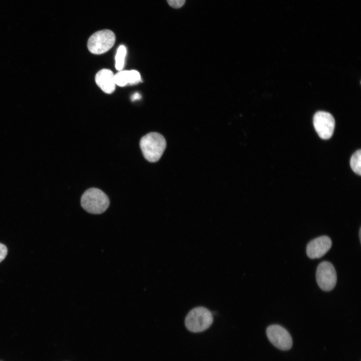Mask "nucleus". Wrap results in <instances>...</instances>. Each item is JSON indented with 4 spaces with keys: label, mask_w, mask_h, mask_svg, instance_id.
I'll return each mask as SVG.
<instances>
[{
    "label": "nucleus",
    "mask_w": 361,
    "mask_h": 361,
    "mask_svg": "<svg viewBox=\"0 0 361 361\" xmlns=\"http://www.w3.org/2000/svg\"><path fill=\"white\" fill-rule=\"evenodd\" d=\"M164 137L157 132H150L143 136L140 141V147L144 158L149 162L158 161L166 147Z\"/></svg>",
    "instance_id": "obj_1"
},
{
    "label": "nucleus",
    "mask_w": 361,
    "mask_h": 361,
    "mask_svg": "<svg viewBox=\"0 0 361 361\" xmlns=\"http://www.w3.org/2000/svg\"><path fill=\"white\" fill-rule=\"evenodd\" d=\"M81 205L87 212L100 214L104 212L109 207V200L101 190L97 188H90L82 195Z\"/></svg>",
    "instance_id": "obj_2"
},
{
    "label": "nucleus",
    "mask_w": 361,
    "mask_h": 361,
    "mask_svg": "<svg viewBox=\"0 0 361 361\" xmlns=\"http://www.w3.org/2000/svg\"><path fill=\"white\" fill-rule=\"evenodd\" d=\"M213 321L210 311L204 307H198L188 313L185 318V325L189 331L199 332L208 328Z\"/></svg>",
    "instance_id": "obj_3"
},
{
    "label": "nucleus",
    "mask_w": 361,
    "mask_h": 361,
    "mask_svg": "<svg viewBox=\"0 0 361 361\" xmlns=\"http://www.w3.org/2000/svg\"><path fill=\"white\" fill-rule=\"evenodd\" d=\"M115 42V35L109 30H103L92 34L88 39L87 47L92 54L99 55L110 50Z\"/></svg>",
    "instance_id": "obj_4"
},
{
    "label": "nucleus",
    "mask_w": 361,
    "mask_h": 361,
    "mask_svg": "<svg viewBox=\"0 0 361 361\" xmlns=\"http://www.w3.org/2000/svg\"><path fill=\"white\" fill-rule=\"evenodd\" d=\"M316 279L322 290L329 291L333 289L337 281L336 273L333 265L328 261L320 263L317 268Z\"/></svg>",
    "instance_id": "obj_5"
},
{
    "label": "nucleus",
    "mask_w": 361,
    "mask_h": 361,
    "mask_svg": "<svg viewBox=\"0 0 361 361\" xmlns=\"http://www.w3.org/2000/svg\"><path fill=\"white\" fill-rule=\"evenodd\" d=\"M313 122L314 128L321 138L328 139L332 136L335 120L330 113L321 111L317 112L313 116Z\"/></svg>",
    "instance_id": "obj_6"
},
{
    "label": "nucleus",
    "mask_w": 361,
    "mask_h": 361,
    "mask_svg": "<svg viewBox=\"0 0 361 361\" xmlns=\"http://www.w3.org/2000/svg\"><path fill=\"white\" fill-rule=\"evenodd\" d=\"M266 334L270 341L277 348L287 350L290 349L292 345L291 337L282 326L273 324L269 326L266 329Z\"/></svg>",
    "instance_id": "obj_7"
},
{
    "label": "nucleus",
    "mask_w": 361,
    "mask_h": 361,
    "mask_svg": "<svg viewBox=\"0 0 361 361\" xmlns=\"http://www.w3.org/2000/svg\"><path fill=\"white\" fill-rule=\"evenodd\" d=\"M332 241L327 236L318 237L310 241L306 246V254L310 259L319 258L330 249Z\"/></svg>",
    "instance_id": "obj_8"
},
{
    "label": "nucleus",
    "mask_w": 361,
    "mask_h": 361,
    "mask_svg": "<svg viewBox=\"0 0 361 361\" xmlns=\"http://www.w3.org/2000/svg\"><path fill=\"white\" fill-rule=\"evenodd\" d=\"M95 82L105 93L110 94L115 90L114 75L110 70L103 69L100 70L96 75Z\"/></svg>",
    "instance_id": "obj_9"
},
{
    "label": "nucleus",
    "mask_w": 361,
    "mask_h": 361,
    "mask_svg": "<svg viewBox=\"0 0 361 361\" xmlns=\"http://www.w3.org/2000/svg\"><path fill=\"white\" fill-rule=\"evenodd\" d=\"M115 84L123 87L128 84H135L141 81L139 73L135 70L120 71L114 75Z\"/></svg>",
    "instance_id": "obj_10"
},
{
    "label": "nucleus",
    "mask_w": 361,
    "mask_h": 361,
    "mask_svg": "<svg viewBox=\"0 0 361 361\" xmlns=\"http://www.w3.org/2000/svg\"><path fill=\"white\" fill-rule=\"evenodd\" d=\"M350 166L351 169L356 174H361V150H356L351 156L350 159Z\"/></svg>",
    "instance_id": "obj_11"
},
{
    "label": "nucleus",
    "mask_w": 361,
    "mask_h": 361,
    "mask_svg": "<svg viewBox=\"0 0 361 361\" xmlns=\"http://www.w3.org/2000/svg\"><path fill=\"white\" fill-rule=\"evenodd\" d=\"M126 54L125 47L124 45L120 46L115 56V68L117 70L121 71L123 68Z\"/></svg>",
    "instance_id": "obj_12"
},
{
    "label": "nucleus",
    "mask_w": 361,
    "mask_h": 361,
    "mask_svg": "<svg viewBox=\"0 0 361 361\" xmlns=\"http://www.w3.org/2000/svg\"><path fill=\"white\" fill-rule=\"evenodd\" d=\"M168 5L172 8L178 9L182 7L185 3L186 0H166Z\"/></svg>",
    "instance_id": "obj_13"
},
{
    "label": "nucleus",
    "mask_w": 361,
    "mask_h": 361,
    "mask_svg": "<svg viewBox=\"0 0 361 361\" xmlns=\"http://www.w3.org/2000/svg\"><path fill=\"white\" fill-rule=\"evenodd\" d=\"M7 253L8 249L7 247L0 243V262L5 258Z\"/></svg>",
    "instance_id": "obj_14"
},
{
    "label": "nucleus",
    "mask_w": 361,
    "mask_h": 361,
    "mask_svg": "<svg viewBox=\"0 0 361 361\" xmlns=\"http://www.w3.org/2000/svg\"><path fill=\"white\" fill-rule=\"evenodd\" d=\"M140 98H141V95L138 92H136V93H134L131 96L132 101L137 100L140 99Z\"/></svg>",
    "instance_id": "obj_15"
},
{
    "label": "nucleus",
    "mask_w": 361,
    "mask_h": 361,
    "mask_svg": "<svg viewBox=\"0 0 361 361\" xmlns=\"http://www.w3.org/2000/svg\"><path fill=\"white\" fill-rule=\"evenodd\" d=\"M360 231H361V229L360 228L359 231V238L360 240V237H361L360 236V234H361Z\"/></svg>",
    "instance_id": "obj_16"
}]
</instances>
